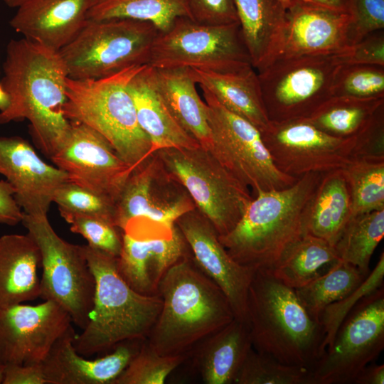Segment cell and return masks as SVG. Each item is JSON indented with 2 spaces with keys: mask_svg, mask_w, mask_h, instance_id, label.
Here are the masks:
<instances>
[{
  "mask_svg": "<svg viewBox=\"0 0 384 384\" xmlns=\"http://www.w3.org/2000/svg\"><path fill=\"white\" fill-rule=\"evenodd\" d=\"M191 68L196 83L227 110L252 124L260 132L269 127L270 120L263 102L258 75L252 66L228 73Z\"/></svg>",
  "mask_w": 384,
  "mask_h": 384,
  "instance_id": "83f0119b",
  "label": "cell"
},
{
  "mask_svg": "<svg viewBox=\"0 0 384 384\" xmlns=\"http://www.w3.org/2000/svg\"><path fill=\"white\" fill-rule=\"evenodd\" d=\"M235 384H314V381L311 368L282 363L252 348Z\"/></svg>",
  "mask_w": 384,
  "mask_h": 384,
  "instance_id": "8d00e7d4",
  "label": "cell"
},
{
  "mask_svg": "<svg viewBox=\"0 0 384 384\" xmlns=\"http://www.w3.org/2000/svg\"><path fill=\"white\" fill-rule=\"evenodd\" d=\"M114 225L122 233L146 228L171 230L176 220L196 206L156 151L134 169L117 198Z\"/></svg>",
  "mask_w": 384,
  "mask_h": 384,
  "instance_id": "5bb4252c",
  "label": "cell"
},
{
  "mask_svg": "<svg viewBox=\"0 0 384 384\" xmlns=\"http://www.w3.org/2000/svg\"><path fill=\"white\" fill-rule=\"evenodd\" d=\"M201 88L210 132L208 150L237 179L257 194L285 188L299 178L277 168L255 126L227 110L207 90Z\"/></svg>",
  "mask_w": 384,
  "mask_h": 384,
  "instance_id": "8fae6325",
  "label": "cell"
},
{
  "mask_svg": "<svg viewBox=\"0 0 384 384\" xmlns=\"http://www.w3.org/2000/svg\"><path fill=\"white\" fill-rule=\"evenodd\" d=\"M122 238L117 271L130 287L142 294H156L166 272L188 255V247L176 224L170 232L122 233Z\"/></svg>",
  "mask_w": 384,
  "mask_h": 384,
  "instance_id": "ffe728a7",
  "label": "cell"
},
{
  "mask_svg": "<svg viewBox=\"0 0 384 384\" xmlns=\"http://www.w3.org/2000/svg\"><path fill=\"white\" fill-rule=\"evenodd\" d=\"M193 20L205 24L239 23L233 0H188Z\"/></svg>",
  "mask_w": 384,
  "mask_h": 384,
  "instance_id": "ee69618b",
  "label": "cell"
},
{
  "mask_svg": "<svg viewBox=\"0 0 384 384\" xmlns=\"http://www.w3.org/2000/svg\"><path fill=\"white\" fill-rule=\"evenodd\" d=\"M331 90L332 96L384 97V66L342 63Z\"/></svg>",
  "mask_w": 384,
  "mask_h": 384,
  "instance_id": "ab89813d",
  "label": "cell"
},
{
  "mask_svg": "<svg viewBox=\"0 0 384 384\" xmlns=\"http://www.w3.org/2000/svg\"><path fill=\"white\" fill-rule=\"evenodd\" d=\"M186 357V355H160L145 339L114 384H163Z\"/></svg>",
  "mask_w": 384,
  "mask_h": 384,
  "instance_id": "74e56055",
  "label": "cell"
},
{
  "mask_svg": "<svg viewBox=\"0 0 384 384\" xmlns=\"http://www.w3.org/2000/svg\"><path fill=\"white\" fill-rule=\"evenodd\" d=\"M341 64L338 55L279 57L257 71L270 122L307 118L332 96Z\"/></svg>",
  "mask_w": 384,
  "mask_h": 384,
  "instance_id": "7c38bea8",
  "label": "cell"
},
{
  "mask_svg": "<svg viewBox=\"0 0 384 384\" xmlns=\"http://www.w3.org/2000/svg\"><path fill=\"white\" fill-rule=\"evenodd\" d=\"M156 153L219 236L235 228L252 198L248 187L226 169L210 150L199 145L161 149Z\"/></svg>",
  "mask_w": 384,
  "mask_h": 384,
  "instance_id": "ba28073f",
  "label": "cell"
},
{
  "mask_svg": "<svg viewBox=\"0 0 384 384\" xmlns=\"http://www.w3.org/2000/svg\"><path fill=\"white\" fill-rule=\"evenodd\" d=\"M70 122L63 142L50 159L66 173L69 182L115 204L134 169L98 132L82 123Z\"/></svg>",
  "mask_w": 384,
  "mask_h": 384,
  "instance_id": "2e32d148",
  "label": "cell"
},
{
  "mask_svg": "<svg viewBox=\"0 0 384 384\" xmlns=\"http://www.w3.org/2000/svg\"><path fill=\"white\" fill-rule=\"evenodd\" d=\"M139 126L149 138L153 151L165 148H191L200 144L174 118L158 92L152 67L144 65L128 85Z\"/></svg>",
  "mask_w": 384,
  "mask_h": 384,
  "instance_id": "cb8c5ba5",
  "label": "cell"
},
{
  "mask_svg": "<svg viewBox=\"0 0 384 384\" xmlns=\"http://www.w3.org/2000/svg\"><path fill=\"white\" fill-rule=\"evenodd\" d=\"M3 70L9 105L0 112V124L28 119L35 144L50 159L70 125L63 112L68 76L59 52L23 37L11 40Z\"/></svg>",
  "mask_w": 384,
  "mask_h": 384,
  "instance_id": "6da1fadb",
  "label": "cell"
},
{
  "mask_svg": "<svg viewBox=\"0 0 384 384\" xmlns=\"http://www.w3.org/2000/svg\"><path fill=\"white\" fill-rule=\"evenodd\" d=\"M21 223L41 252L40 297L57 302L68 313L72 322L84 329L93 306L95 279L83 245L61 238L51 226L48 215L23 213Z\"/></svg>",
  "mask_w": 384,
  "mask_h": 384,
  "instance_id": "30bf717a",
  "label": "cell"
},
{
  "mask_svg": "<svg viewBox=\"0 0 384 384\" xmlns=\"http://www.w3.org/2000/svg\"><path fill=\"white\" fill-rule=\"evenodd\" d=\"M143 66H133L100 79L68 77L65 82L66 119L98 132L134 169L154 153L149 138L139 124L128 90L129 81Z\"/></svg>",
  "mask_w": 384,
  "mask_h": 384,
  "instance_id": "8992f818",
  "label": "cell"
},
{
  "mask_svg": "<svg viewBox=\"0 0 384 384\" xmlns=\"http://www.w3.org/2000/svg\"><path fill=\"white\" fill-rule=\"evenodd\" d=\"M92 1L25 0L10 25L23 38L59 51L85 24Z\"/></svg>",
  "mask_w": 384,
  "mask_h": 384,
  "instance_id": "603a6c76",
  "label": "cell"
},
{
  "mask_svg": "<svg viewBox=\"0 0 384 384\" xmlns=\"http://www.w3.org/2000/svg\"><path fill=\"white\" fill-rule=\"evenodd\" d=\"M65 221L70 225V230L82 235L91 247L114 257L119 255L122 233L112 223L94 216H74Z\"/></svg>",
  "mask_w": 384,
  "mask_h": 384,
  "instance_id": "b9f144b4",
  "label": "cell"
},
{
  "mask_svg": "<svg viewBox=\"0 0 384 384\" xmlns=\"http://www.w3.org/2000/svg\"><path fill=\"white\" fill-rule=\"evenodd\" d=\"M3 384H48L41 364L8 365Z\"/></svg>",
  "mask_w": 384,
  "mask_h": 384,
  "instance_id": "7dc6e473",
  "label": "cell"
},
{
  "mask_svg": "<svg viewBox=\"0 0 384 384\" xmlns=\"http://www.w3.org/2000/svg\"><path fill=\"white\" fill-rule=\"evenodd\" d=\"M197 267L223 292L235 319L247 322V297L253 269L235 262L210 222L196 208L175 223Z\"/></svg>",
  "mask_w": 384,
  "mask_h": 384,
  "instance_id": "ac0fdd59",
  "label": "cell"
},
{
  "mask_svg": "<svg viewBox=\"0 0 384 384\" xmlns=\"http://www.w3.org/2000/svg\"><path fill=\"white\" fill-rule=\"evenodd\" d=\"M179 17L191 18L188 0H92L87 19L130 18L168 30Z\"/></svg>",
  "mask_w": 384,
  "mask_h": 384,
  "instance_id": "d6a6232c",
  "label": "cell"
},
{
  "mask_svg": "<svg viewBox=\"0 0 384 384\" xmlns=\"http://www.w3.org/2000/svg\"><path fill=\"white\" fill-rule=\"evenodd\" d=\"M25 0H4V3L9 7L18 8Z\"/></svg>",
  "mask_w": 384,
  "mask_h": 384,
  "instance_id": "f5cc1de1",
  "label": "cell"
},
{
  "mask_svg": "<svg viewBox=\"0 0 384 384\" xmlns=\"http://www.w3.org/2000/svg\"><path fill=\"white\" fill-rule=\"evenodd\" d=\"M351 217V195L341 169L322 174L305 213V233L334 247Z\"/></svg>",
  "mask_w": 384,
  "mask_h": 384,
  "instance_id": "f546056e",
  "label": "cell"
},
{
  "mask_svg": "<svg viewBox=\"0 0 384 384\" xmlns=\"http://www.w3.org/2000/svg\"><path fill=\"white\" fill-rule=\"evenodd\" d=\"M349 47L370 33L383 30L384 0H353Z\"/></svg>",
  "mask_w": 384,
  "mask_h": 384,
  "instance_id": "7bdbcfd3",
  "label": "cell"
},
{
  "mask_svg": "<svg viewBox=\"0 0 384 384\" xmlns=\"http://www.w3.org/2000/svg\"><path fill=\"white\" fill-rule=\"evenodd\" d=\"M338 55L341 63L344 64L384 66L383 30L370 33Z\"/></svg>",
  "mask_w": 384,
  "mask_h": 384,
  "instance_id": "f6af8a7d",
  "label": "cell"
},
{
  "mask_svg": "<svg viewBox=\"0 0 384 384\" xmlns=\"http://www.w3.org/2000/svg\"><path fill=\"white\" fill-rule=\"evenodd\" d=\"M316 5L332 10L352 14L353 0H307Z\"/></svg>",
  "mask_w": 384,
  "mask_h": 384,
  "instance_id": "681fc988",
  "label": "cell"
},
{
  "mask_svg": "<svg viewBox=\"0 0 384 384\" xmlns=\"http://www.w3.org/2000/svg\"><path fill=\"white\" fill-rule=\"evenodd\" d=\"M287 10L301 0H275Z\"/></svg>",
  "mask_w": 384,
  "mask_h": 384,
  "instance_id": "816d5d0a",
  "label": "cell"
},
{
  "mask_svg": "<svg viewBox=\"0 0 384 384\" xmlns=\"http://www.w3.org/2000/svg\"><path fill=\"white\" fill-rule=\"evenodd\" d=\"M158 318L146 339L159 354H189L202 340L235 319L221 289L187 255L160 280Z\"/></svg>",
  "mask_w": 384,
  "mask_h": 384,
  "instance_id": "7a4b0ae2",
  "label": "cell"
},
{
  "mask_svg": "<svg viewBox=\"0 0 384 384\" xmlns=\"http://www.w3.org/2000/svg\"><path fill=\"white\" fill-rule=\"evenodd\" d=\"M75 334L70 325L42 362L48 384H114L144 341L121 342L110 353L89 359L76 351L73 346Z\"/></svg>",
  "mask_w": 384,
  "mask_h": 384,
  "instance_id": "7402d4cb",
  "label": "cell"
},
{
  "mask_svg": "<svg viewBox=\"0 0 384 384\" xmlns=\"http://www.w3.org/2000/svg\"><path fill=\"white\" fill-rule=\"evenodd\" d=\"M72 323L68 313L53 300L0 307V362L41 364Z\"/></svg>",
  "mask_w": 384,
  "mask_h": 384,
  "instance_id": "e0dca14e",
  "label": "cell"
},
{
  "mask_svg": "<svg viewBox=\"0 0 384 384\" xmlns=\"http://www.w3.org/2000/svg\"><path fill=\"white\" fill-rule=\"evenodd\" d=\"M355 384H383L384 365L368 364L354 378Z\"/></svg>",
  "mask_w": 384,
  "mask_h": 384,
  "instance_id": "c3c4849f",
  "label": "cell"
},
{
  "mask_svg": "<svg viewBox=\"0 0 384 384\" xmlns=\"http://www.w3.org/2000/svg\"><path fill=\"white\" fill-rule=\"evenodd\" d=\"M352 20L350 13L299 1L287 10L286 32L277 58L343 53L349 48Z\"/></svg>",
  "mask_w": 384,
  "mask_h": 384,
  "instance_id": "44dd1931",
  "label": "cell"
},
{
  "mask_svg": "<svg viewBox=\"0 0 384 384\" xmlns=\"http://www.w3.org/2000/svg\"><path fill=\"white\" fill-rule=\"evenodd\" d=\"M252 348L278 361L312 369L323 356L324 334L295 291L268 269L253 270L247 297Z\"/></svg>",
  "mask_w": 384,
  "mask_h": 384,
  "instance_id": "3957f363",
  "label": "cell"
},
{
  "mask_svg": "<svg viewBox=\"0 0 384 384\" xmlns=\"http://www.w3.org/2000/svg\"><path fill=\"white\" fill-rule=\"evenodd\" d=\"M14 192L7 181L0 180V223L16 225L23 220V211L14 198Z\"/></svg>",
  "mask_w": 384,
  "mask_h": 384,
  "instance_id": "bcb514c9",
  "label": "cell"
},
{
  "mask_svg": "<svg viewBox=\"0 0 384 384\" xmlns=\"http://www.w3.org/2000/svg\"><path fill=\"white\" fill-rule=\"evenodd\" d=\"M152 72L156 87L174 118L201 146L209 149L207 107L198 93L191 68L152 67Z\"/></svg>",
  "mask_w": 384,
  "mask_h": 384,
  "instance_id": "f1b7e54d",
  "label": "cell"
},
{
  "mask_svg": "<svg viewBox=\"0 0 384 384\" xmlns=\"http://www.w3.org/2000/svg\"><path fill=\"white\" fill-rule=\"evenodd\" d=\"M159 30L130 18L87 19L58 52L72 79H100L133 66L148 65Z\"/></svg>",
  "mask_w": 384,
  "mask_h": 384,
  "instance_id": "52a82bcc",
  "label": "cell"
},
{
  "mask_svg": "<svg viewBox=\"0 0 384 384\" xmlns=\"http://www.w3.org/2000/svg\"><path fill=\"white\" fill-rule=\"evenodd\" d=\"M384 347L383 286L363 298L339 326L331 346L312 368L314 384L353 383Z\"/></svg>",
  "mask_w": 384,
  "mask_h": 384,
  "instance_id": "9a60e30c",
  "label": "cell"
},
{
  "mask_svg": "<svg viewBox=\"0 0 384 384\" xmlns=\"http://www.w3.org/2000/svg\"><path fill=\"white\" fill-rule=\"evenodd\" d=\"M95 279V292L90 320L73 346L83 356L112 350L128 340H145L162 306L156 294H140L122 279L117 269V257L83 245Z\"/></svg>",
  "mask_w": 384,
  "mask_h": 384,
  "instance_id": "5b68a950",
  "label": "cell"
},
{
  "mask_svg": "<svg viewBox=\"0 0 384 384\" xmlns=\"http://www.w3.org/2000/svg\"><path fill=\"white\" fill-rule=\"evenodd\" d=\"M366 277L355 266L338 259L325 272L294 291L309 315L319 323L327 306L347 296Z\"/></svg>",
  "mask_w": 384,
  "mask_h": 384,
  "instance_id": "836d02e7",
  "label": "cell"
},
{
  "mask_svg": "<svg viewBox=\"0 0 384 384\" xmlns=\"http://www.w3.org/2000/svg\"><path fill=\"white\" fill-rule=\"evenodd\" d=\"M321 175L306 174L291 186L257 193L235 228L219 236L230 257L253 270H271L305 234V213Z\"/></svg>",
  "mask_w": 384,
  "mask_h": 384,
  "instance_id": "277c9868",
  "label": "cell"
},
{
  "mask_svg": "<svg viewBox=\"0 0 384 384\" xmlns=\"http://www.w3.org/2000/svg\"><path fill=\"white\" fill-rule=\"evenodd\" d=\"M41 262L39 248L28 233L0 237V307L41 297Z\"/></svg>",
  "mask_w": 384,
  "mask_h": 384,
  "instance_id": "4316f807",
  "label": "cell"
},
{
  "mask_svg": "<svg viewBox=\"0 0 384 384\" xmlns=\"http://www.w3.org/2000/svg\"><path fill=\"white\" fill-rule=\"evenodd\" d=\"M53 202L65 220L74 216H94L114 225L113 202L69 181L56 190Z\"/></svg>",
  "mask_w": 384,
  "mask_h": 384,
  "instance_id": "60d3db41",
  "label": "cell"
},
{
  "mask_svg": "<svg viewBox=\"0 0 384 384\" xmlns=\"http://www.w3.org/2000/svg\"><path fill=\"white\" fill-rule=\"evenodd\" d=\"M9 105V98L0 82V112L6 109Z\"/></svg>",
  "mask_w": 384,
  "mask_h": 384,
  "instance_id": "f907efd6",
  "label": "cell"
},
{
  "mask_svg": "<svg viewBox=\"0 0 384 384\" xmlns=\"http://www.w3.org/2000/svg\"><path fill=\"white\" fill-rule=\"evenodd\" d=\"M261 136L277 168L299 178L343 169L355 156L368 153L375 133L370 129L361 137L338 138L297 119L270 122Z\"/></svg>",
  "mask_w": 384,
  "mask_h": 384,
  "instance_id": "4fadbf2b",
  "label": "cell"
},
{
  "mask_svg": "<svg viewBox=\"0 0 384 384\" xmlns=\"http://www.w3.org/2000/svg\"><path fill=\"white\" fill-rule=\"evenodd\" d=\"M0 174L12 186L23 213L47 215L56 190L68 181L65 172L48 164L19 137H0Z\"/></svg>",
  "mask_w": 384,
  "mask_h": 384,
  "instance_id": "d6986e66",
  "label": "cell"
},
{
  "mask_svg": "<svg viewBox=\"0 0 384 384\" xmlns=\"http://www.w3.org/2000/svg\"><path fill=\"white\" fill-rule=\"evenodd\" d=\"M383 236L384 209L353 216L334 245L338 258L367 277L370 258Z\"/></svg>",
  "mask_w": 384,
  "mask_h": 384,
  "instance_id": "d590c367",
  "label": "cell"
},
{
  "mask_svg": "<svg viewBox=\"0 0 384 384\" xmlns=\"http://www.w3.org/2000/svg\"><path fill=\"white\" fill-rule=\"evenodd\" d=\"M338 260L334 246L321 238L305 233L270 270L277 279L296 289L325 272Z\"/></svg>",
  "mask_w": 384,
  "mask_h": 384,
  "instance_id": "1f68e13d",
  "label": "cell"
},
{
  "mask_svg": "<svg viewBox=\"0 0 384 384\" xmlns=\"http://www.w3.org/2000/svg\"><path fill=\"white\" fill-rule=\"evenodd\" d=\"M252 348L247 323L235 318L202 340L191 353H194L195 364L205 383L235 384Z\"/></svg>",
  "mask_w": 384,
  "mask_h": 384,
  "instance_id": "484cf974",
  "label": "cell"
},
{
  "mask_svg": "<svg viewBox=\"0 0 384 384\" xmlns=\"http://www.w3.org/2000/svg\"><path fill=\"white\" fill-rule=\"evenodd\" d=\"M384 116V97L331 96L307 118L329 135L338 138L364 136Z\"/></svg>",
  "mask_w": 384,
  "mask_h": 384,
  "instance_id": "4dcf8cb0",
  "label": "cell"
},
{
  "mask_svg": "<svg viewBox=\"0 0 384 384\" xmlns=\"http://www.w3.org/2000/svg\"><path fill=\"white\" fill-rule=\"evenodd\" d=\"M383 277L384 255L382 252L375 267L357 288L324 309L319 318L324 334L321 345L323 355L331 346L339 326L348 313L363 298L383 286Z\"/></svg>",
  "mask_w": 384,
  "mask_h": 384,
  "instance_id": "f35d334b",
  "label": "cell"
},
{
  "mask_svg": "<svg viewBox=\"0 0 384 384\" xmlns=\"http://www.w3.org/2000/svg\"><path fill=\"white\" fill-rule=\"evenodd\" d=\"M252 65L262 70L279 55L287 27V9L275 0H233Z\"/></svg>",
  "mask_w": 384,
  "mask_h": 384,
  "instance_id": "d4e9b609",
  "label": "cell"
},
{
  "mask_svg": "<svg viewBox=\"0 0 384 384\" xmlns=\"http://www.w3.org/2000/svg\"><path fill=\"white\" fill-rule=\"evenodd\" d=\"M148 65L219 73L252 66L239 23L210 25L188 17H179L168 30L159 31Z\"/></svg>",
  "mask_w": 384,
  "mask_h": 384,
  "instance_id": "9c48e42d",
  "label": "cell"
},
{
  "mask_svg": "<svg viewBox=\"0 0 384 384\" xmlns=\"http://www.w3.org/2000/svg\"><path fill=\"white\" fill-rule=\"evenodd\" d=\"M341 171L351 195L352 217L384 209V154H358Z\"/></svg>",
  "mask_w": 384,
  "mask_h": 384,
  "instance_id": "e575fe53",
  "label": "cell"
},
{
  "mask_svg": "<svg viewBox=\"0 0 384 384\" xmlns=\"http://www.w3.org/2000/svg\"><path fill=\"white\" fill-rule=\"evenodd\" d=\"M6 366L0 362V384H3Z\"/></svg>",
  "mask_w": 384,
  "mask_h": 384,
  "instance_id": "db71d44e",
  "label": "cell"
}]
</instances>
